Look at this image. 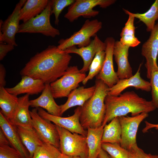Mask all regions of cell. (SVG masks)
Segmentation results:
<instances>
[{
    "label": "cell",
    "mask_w": 158,
    "mask_h": 158,
    "mask_svg": "<svg viewBox=\"0 0 158 158\" xmlns=\"http://www.w3.org/2000/svg\"><path fill=\"white\" fill-rule=\"evenodd\" d=\"M72 57L57 46L49 45L45 49L31 57L20 72L42 80L45 84L55 81L62 76L69 67Z\"/></svg>",
    "instance_id": "cell-1"
},
{
    "label": "cell",
    "mask_w": 158,
    "mask_h": 158,
    "mask_svg": "<svg viewBox=\"0 0 158 158\" xmlns=\"http://www.w3.org/2000/svg\"><path fill=\"white\" fill-rule=\"evenodd\" d=\"M104 103L106 111L102 126L104 127L116 117L131 113L132 116L148 113L157 109L151 101L140 97L133 91H127L116 96L107 95Z\"/></svg>",
    "instance_id": "cell-2"
},
{
    "label": "cell",
    "mask_w": 158,
    "mask_h": 158,
    "mask_svg": "<svg viewBox=\"0 0 158 158\" xmlns=\"http://www.w3.org/2000/svg\"><path fill=\"white\" fill-rule=\"evenodd\" d=\"M95 90L92 96L81 107L80 121L85 130L102 126L106 108L104 100L109 87L102 80L96 79Z\"/></svg>",
    "instance_id": "cell-3"
},
{
    "label": "cell",
    "mask_w": 158,
    "mask_h": 158,
    "mask_svg": "<svg viewBox=\"0 0 158 158\" xmlns=\"http://www.w3.org/2000/svg\"><path fill=\"white\" fill-rule=\"evenodd\" d=\"M60 139V150L63 154L87 158L88 149L86 136L72 133L56 125Z\"/></svg>",
    "instance_id": "cell-4"
},
{
    "label": "cell",
    "mask_w": 158,
    "mask_h": 158,
    "mask_svg": "<svg viewBox=\"0 0 158 158\" xmlns=\"http://www.w3.org/2000/svg\"><path fill=\"white\" fill-rule=\"evenodd\" d=\"M102 22L97 19H87L78 31L74 33L68 38L60 39L58 42V48L64 51L76 45L78 48L87 46L92 40L91 37H95L102 28Z\"/></svg>",
    "instance_id": "cell-5"
},
{
    "label": "cell",
    "mask_w": 158,
    "mask_h": 158,
    "mask_svg": "<svg viewBox=\"0 0 158 158\" xmlns=\"http://www.w3.org/2000/svg\"><path fill=\"white\" fill-rule=\"evenodd\" d=\"M51 13V0L45 9L40 14L25 23L20 24L18 33H40L54 38L60 35L59 31L51 25L50 21Z\"/></svg>",
    "instance_id": "cell-6"
},
{
    "label": "cell",
    "mask_w": 158,
    "mask_h": 158,
    "mask_svg": "<svg viewBox=\"0 0 158 158\" xmlns=\"http://www.w3.org/2000/svg\"><path fill=\"white\" fill-rule=\"evenodd\" d=\"M86 76L85 73L80 71L77 66H69L62 76L50 84L54 98L68 97L72 91L78 87Z\"/></svg>",
    "instance_id": "cell-7"
},
{
    "label": "cell",
    "mask_w": 158,
    "mask_h": 158,
    "mask_svg": "<svg viewBox=\"0 0 158 158\" xmlns=\"http://www.w3.org/2000/svg\"><path fill=\"white\" fill-rule=\"evenodd\" d=\"M116 1L115 0H75L69 6L64 17L71 23L81 16L88 18L94 17L99 13L98 11L93 9L94 7L99 6L105 8Z\"/></svg>",
    "instance_id": "cell-8"
},
{
    "label": "cell",
    "mask_w": 158,
    "mask_h": 158,
    "mask_svg": "<svg viewBox=\"0 0 158 158\" xmlns=\"http://www.w3.org/2000/svg\"><path fill=\"white\" fill-rule=\"evenodd\" d=\"M33 128L45 143L51 144L59 149L60 139L56 125L44 119L38 114L37 109L30 111Z\"/></svg>",
    "instance_id": "cell-9"
},
{
    "label": "cell",
    "mask_w": 158,
    "mask_h": 158,
    "mask_svg": "<svg viewBox=\"0 0 158 158\" xmlns=\"http://www.w3.org/2000/svg\"><path fill=\"white\" fill-rule=\"evenodd\" d=\"M148 116L143 112L135 116L119 117L121 128V146L128 150L137 144L136 136L141 122Z\"/></svg>",
    "instance_id": "cell-10"
},
{
    "label": "cell",
    "mask_w": 158,
    "mask_h": 158,
    "mask_svg": "<svg viewBox=\"0 0 158 158\" xmlns=\"http://www.w3.org/2000/svg\"><path fill=\"white\" fill-rule=\"evenodd\" d=\"M26 1L20 0L12 13L5 21L0 20V42L18 46L15 41V35L19 29L20 10Z\"/></svg>",
    "instance_id": "cell-11"
},
{
    "label": "cell",
    "mask_w": 158,
    "mask_h": 158,
    "mask_svg": "<svg viewBox=\"0 0 158 158\" xmlns=\"http://www.w3.org/2000/svg\"><path fill=\"white\" fill-rule=\"evenodd\" d=\"M39 115L43 118L53 122L56 125L63 128L72 133H77L86 136L87 130L82 127L80 121L81 107L78 106L74 111L72 116L62 117L48 113L42 108H37Z\"/></svg>",
    "instance_id": "cell-12"
},
{
    "label": "cell",
    "mask_w": 158,
    "mask_h": 158,
    "mask_svg": "<svg viewBox=\"0 0 158 158\" xmlns=\"http://www.w3.org/2000/svg\"><path fill=\"white\" fill-rule=\"evenodd\" d=\"M104 42L106 44L105 59L102 69L96 78L102 80L110 88L119 79L113 65V51L115 40L113 37H110L107 38Z\"/></svg>",
    "instance_id": "cell-13"
},
{
    "label": "cell",
    "mask_w": 158,
    "mask_h": 158,
    "mask_svg": "<svg viewBox=\"0 0 158 158\" xmlns=\"http://www.w3.org/2000/svg\"><path fill=\"white\" fill-rule=\"evenodd\" d=\"M141 54L146 59L147 77L150 79L152 71L158 68V22L151 31L148 40L142 45Z\"/></svg>",
    "instance_id": "cell-14"
},
{
    "label": "cell",
    "mask_w": 158,
    "mask_h": 158,
    "mask_svg": "<svg viewBox=\"0 0 158 158\" xmlns=\"http://www.w3.org/2000/svg\"><path fill=\"white\" fill-rule=\"evenodd\" d=\"M106 44L103 42L96 35L87 46L77 48L76 46L71 47L64 51L67 53H74L80 56L82 59L83 66L80 71L85 73L88 71L90 65L97 52L101 49L105 50Z\"/></svg>",
    "instance_id": "cell-15"
},
{
    "label": "cell",
    "mask_w": 158,
    "mask_h": 158,
    "mask_svg": "<svg viewBox=\"0 0 158 158\" xmlns=\"http://www.w3.org/2000/svg\"><path fill=\"white\" fill-rule=\"evenodd\" d=\"M142 65L141 63L136 73L132 77L125 79H119L117 83L109 88L108 95L117 96L121 94L126 89L130 87L140 89L146 92L151 91L150 82L146 81L140 76V71Z\"/></svg>",
    "instance_id": "cell-16"
},
{
    "label": "cell",
    "mask_w": 158,
    "mask_h": 158,
    "mask_svg": "<svg viewBox=\"0 0 158 158\" xmlns=\"http://www.w3.org/2000/svg\"><path fill=\"white\" fill-rule=\"evenodd\" d=\"M29 95L25 94L19 97L18 102L11 118L8 120L13 125L25 128H33L29 110Z\"/></svg>",
    "instance_id": "cell-17"
},
{
    "label": "cell",
    "mask_w": 158,
    "mask_h": 158,
    "mask_svg": "<svg viewBox=\"0 0 158 158\" xmlns=\"http://www.w3.org/2000/svg\"><path fill=\"white\" fill-rule=\"evenodd\" d=\"M129 47L123 45L119 41H115L113 54L117 65L116 73L119 79L128 78L133 75L128 59Z\"/></svg>",
    "instance_id": "cell-18"
},
{
    "label": "cell",
    "mask_w": 158,
    "mask_h": 158,
    "mask_svg": "<svg viewBox=\"0 0 158 158\" xmlns=\"http://www.w3.org/2000/svg\"><path fill=\"white\" fill-rule=\"evenodd\" d=\"M0 126L10 144L20 153L22 158H30L21 141L16 126L12 124L1 111Z\"/></svg>",
    "instance_id": "cell-19"
},
{
    "label": "cell",
    "mask_w": 158,
    "mask_h": 158,
    "mask_svg": "<svg viewBox=\"0 0 158 158\" xmlns=\"http://www.w3.org/2000/svg\"><path fill=\"white\" fill-rule=\"evenodd\" d=\"M22 76L21 80L15 86L5 88L9 93L17 96L24 94L30 95H37L44 89L45 84L42 80L28 75Z\"/></svg>",
    "instance_id": "cell-20"
},
{
    "label": "cell",
    "mask_w": 158,
    "mask_h": 158,
    "mask_svg": "<svg viewBox=\"0 0 158 158\" xmlns=\"http://www.w3.org/2000/svg\"><path fill=\"white\" fill-rule=\"evenodd\" d=\"M29 103L31 107L41 108L46 109L51 114L61 116L60 105H58L54 100L50 84H45L41 95L35 99L30 100Z\"/></svg>",
    "instance_id": "cell-21"
},
{
    "label": "cell",
    "mask_w": 158,
    "mask_h": 158,
    "mask_svg": "<svg viewBox=\"0 0 158 158\" xmlns=\"http://www.w3.org/2000/svg\"><path fill=\"white\" fill-rule=\"evenodd\" d=\"M95 90V85L85 88L78 87L69 95L66 102L60 105L61 115L68 109L76 106L82 107L93 95Z\"/></svg>",
    "instance_id": "cell-22"
},
{
    "label": "cell",
    "mask_w": 158,
    "mask_h": 158,
    "mask_svg": "<svg viewBox=\"0 0 158 158\" xmlns=\"http://www.w3.org/2000/svg\"><path fill=\"white\" fill-rule=\"evenodd\" d=\"M21 141L27 149L30 158H32L37 149L44 143L34 128L28 129L16 126Z\"/></svg>",
    "instance_id": "cell-23"
},
{
    "label": "cell",
    "mask_w": 158,
    "mask_h": 158,
    "mask_svg": "<svg viewBox=\"0 0 158 158\" xmlns=\"http://www.w3.org/2000/svg\"><path fill=\"white\" fill-rule=\"evenodd\" d=\"M103 127L87 129L86 141L88 149L87 158H98L102 149Z\"/></svg>",
    "instance_id": "cell-24"
},
{
    "label": "cell",
    "mask_w": 158,
    "mask_h": 158,
    "mask_svg": "<svg viewBox=\"0 0 158 158\" xmlns=\"http://www.w3.org/2000/svg\"><path fill=\"white\" fill-rule=\"evenodd\" d=\"M49 0H28L20 11V20L25 23L42 13L46 7Z\"/></svg>",
    "instance_id": "cell-25"
},
{
    "label": "cell",
    "mask_w": 158,
    "mask_h": 158,
    "mask_svg": "<svg viewBox=\"0 0 158 158\" xmlns=\"http://www.w3.org/2000/svg\"><path fill=\"white\" fill-rule=\"evenodd\" d=\"M123 9L125 13L128 15V17L120 33L121 38L119 41L123 45L129 47H136L140 43V42L135 35V18L130 13L129 11L123 8Z\"/></svg>",
    "instance_id": "cell-26"
},
{
    "label": "cell",
    "mask_w": 158,
    "mask_h": 158,
    "mask_svg": "<svg viewBox=\"0 0 158 158\" xmlns=\"http://www.w3.org/2000/svg\"><path fill=\"white\" fill-rule=\"evenodd\" d=\"M121 128L119 117L114 118L103 128L102 142L120 144Z\"/></svg>",
    "instance_id": "cell-27"
},
{
    "label": "cell",
    "mask_w": 158,
    "mask_h": 158,
    "mask_svg": "<svg viewBox=\"0 0 158 158\" xmlns=\"http://www.w3.org/2000/svg\"><path fill=\"white\" fill-rule=\"evenodd\" d=\"M19 98L9 93L4 87H0V107L6 118L9 120L18 104Z\"/></svg>",
    "instance_id": "cell-28"
},
{
    "label": "cell",
    "mask_w": 158,
    "mask_h": 158,
    "mask_svg": "<svg viewBox=\"0 0 158 158\" xmlns=\"http://www.w3.org/2000/svg\"><path fill=\"white\" fill-rule=\"evenodd\" d=\"M135 18L138 19L143 22L146 27L147 32H151L158 20V0H156L149 9L142 13H134L129 12Z\"/></svg>",
    "instance_id": "cell-29"
},
{
    "label": "cell",
    "mask_w": 158,
    "mask_h": 158,
    "mask_svg": "<svg viewBox=\"0 0 158 158\" xmlns=\"http://www.w3.org/2000/svg\"><path fill=\"white\" fill-rule=\"evenodd\" d=\"M105 50H100L96 53L90 66L88 74L82 82L84 85H85L89 80L92 79L99 73L105 59Z\"/></svg>",
    "instance_id": "cell-30"
},
{
    "label": "cell",
    "mask_w": 158,
    "mask_h": 158,
    "mask_svg": "<svg viewBox=\"0 0 158 158\" xmlns=\"http://www.w3.org/2000/svg\"><path fill=\"white\" fill-rule=\"evenodd\" d=\"M61 153L59 149L53 145L44 143L37 149L32 158H59Z\"/></svg>",
    "instance_id": "cell-31"
},
{
    "label": "cell",
    "mask_w": 158,
    "mask_h": 158,
    "mask_svg": "<svg viewBox=\"0 0 158 158\" xmlns=\"http://www.w3.org/2000/svg\"><path fill=\"white\" fill-rule=\"evenodd\" d=\"M102 148L113 158H128V150L122 147L120 144L102 143Z\"/></svg>",
    "instance_id": "cell-32"
},
{
    "label": "cell",
    "mask_w": 158,
    "mask_h": 158,
    "mask_svg": "<svg viewBox=\"0 0 158 158\" xmlns=\"http://www.w3.org/2000/svg\"><path fill=\"white\" fill-rule=\"evenodd\" d=\"M75 0H51V13L55 16L54 23L58 25L59 22V17L63 10L66 7L69 6Z\"/></svg>",
    "instance_id": "cell-33"
},
{
    "label": "cell",
    "mask_w": 158,
    "mask_h": 158,
    "mask_svg": "<svg viewBox=\"0 0 158 158\" xmlns=\"http://www.w3.org/2000/svg\"><path fill=\"white\" fill-rule=\"evenodd\" d=\"M152 102L156 108H158V68L153 71L150 79Z\"/></svg>",
    "instance_id": "cell-34"
},
{
    "label": "cell",
    "mask_w": 158,
    "mask_h": 158,
    "mask_svg": "<svg viewBox=\"0 0 158 158\" xmlns=\"http://www.w3.org/2000/svg\"><path fill=\"white\" fill-rule=\"evenodd\" d=\"M0 158H23L20 153L9 145H0Z\"/></svg>",
    "instance_id": "cell-35"
},
{
    "label": "cell",
    "mask_w": 158,
    "mask_h": 158,
    "mask_svg": "<svg viewBox=\"0 0 158 158\" xmlns=\"http://www.w3.org/2000/svg\"><path fill=\"white\" fill-rule=\"evenodd\" d=\"M128 158H158V155L145 153L137 144L128 150Z\"/></svg>",
    "instance_id": "cell-36"
},
{
    "label": "cell",
    "mask_w": 158,
    "mask_h": 158,
    "mask_svg": "<svg viewBox=\"0 0 158 158\" xmlns=\"http://www.w3.org/2000/svg\"><path fill=\"white\" fill-rule=\"evenodd\" d=\"M14 46L12 44L0 42V60H2L8 52L13 50Z\"/></svg>",
    "instance_id": "cell-37"
},
{
    "label": "cell",
    "mask_w": 158,
    "mask_h": 158,
    "mask_svg": "<svg viewBox=\"0 0 158 158\" xmlns=\"http://www.w3.org/2000/svg\"><path fill=\"white\" fill-rule=\"evenodd\" d=\"M6 74V71L4 65L0 64V87H4L6 84L5 77Z\"/></svg>",
    "instance_id": "cell-38"
},
{
    "label": "cell",
    "mask_w": 158,
    "mask_h": 158,
    "mask_svg": "<svg viewBox=\"0 0 158 158\" xmlns=\"http://www.w3.org/2000/svg\"><path fill=\"white\" fill-rule=\"evenodd\" d=\"M145 126L142 130L143 133L147 132L151 128H155L157 130H158V124L152 123L146 121H145Z\"/></svg>",
    "instance_id": "cell-39"
},
{
    "label": "cell",
    "mask_w": 158,
    "mask_h": 158,
    "mask_svg": "<svg viewBox=\"0 0 158 158\" xmlns=\"http://www.w3.org/2000/svg\"><path fill=\"white\" fill-rule=\"evenodd\" d=\"M9 142L3 131L0 129V145H9Z\"/></svg>",
    "instance_id": "cell-40"
},
{
    "label": "cell",
    "mask_w": 158,
    "mask_h": 158,
    "mask_svg": "<svg viewBox=\"0 0 158 158\" xmlns=\"http://www.w3.org/2000/svg\"><path fill=\"white\" fill-rule=\"evenodd\" d=\"M98 158H110V157L107 153L102 149L98 156Z\"/></svg>",
    "instance_id": "cell-41"
},
{
    "label": "cell",
    "mask_w": 158,
    "mask_h": 158,
    "mask_svg": "<svg viewBox=\"0 0 158 158\" xmlns=\"http://www.w3.org/2000/svg\"><path fill=\"white\" fill-rule=\"evenodd\" d=\"M59 158H74V157L63 154L61 153L59 156Z\"/></svg>",
    "instance_id": "cell-42"
},
{
    "label": "cell",
    "mask_w": 158,
    "mask_h": 158,
    "mask_svg": "<svg viewBox=\"0 0 158 158\" xmlns=\"http://www.w3.org/2000/svg\"><path fill=\"white\" fill-rule=\"evenodd\" d=\"M74 158H80V157L77 156L74 157Z\"/></svg>",
    "instance_id": "cell-43"
},
{
    "label": "cell",
    "mask_w": 158,
    "mask_h": 158,
    "mask_svg": "<svg viewBox=\"0 0 158 158\" xmlns=\"http://www.w3.org/2000/svg\"><path fill=\"white\" fill-rule=\"evenodd\" d=\"M109 156L110 158H112L111 157V156Z\"/></svg>",
    "instance_id": "cell-44"
}]
</instances>
